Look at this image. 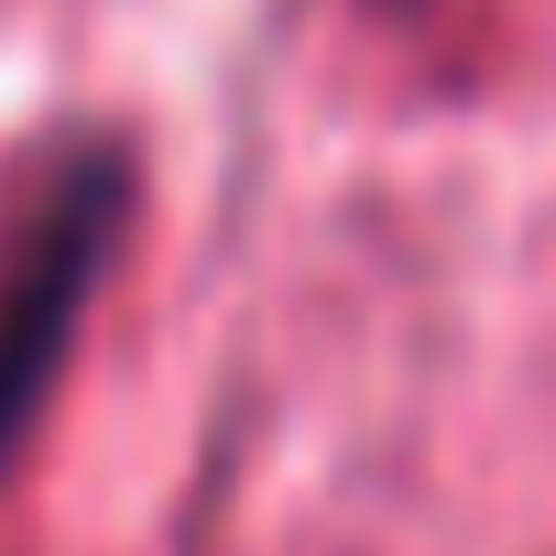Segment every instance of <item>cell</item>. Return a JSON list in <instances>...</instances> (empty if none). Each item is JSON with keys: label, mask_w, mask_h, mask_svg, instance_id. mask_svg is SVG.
<instances>
[{"label": "cell", "mask_w": 556, "mask_h": 556, "mask_svg": "<svg viewBox=\"0 0 556 556\" xmlns=\"http://www.w3.org/2000/svg\"><path fill=\"white\" fill-rule=\"evenodd\" d=\"M121 207H131L121 131H77L34 164L12 229H0V469L34 437V415H45L66 350H77V317H88V285L110 273Z\"/></svg>", "instance_id": "obj_1"}, {"label": "cell", "mask_w": 556, "mask_h": 556, "mask_svg": "<svg viewBox=\"0 0 556 556\" xmlns=\"http://www.w3.org/2000/svg\"><path fill=\"white\" fill-rule=\"evenodd\" d=\"M393 12H404V0H393Z\"/></svg>", "instance_id": "obj_2"}]
</instances>
